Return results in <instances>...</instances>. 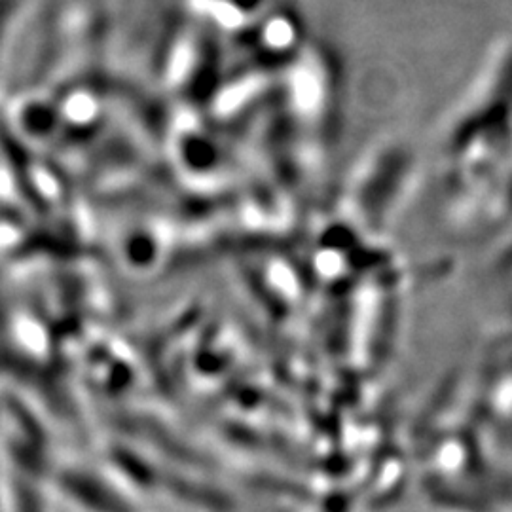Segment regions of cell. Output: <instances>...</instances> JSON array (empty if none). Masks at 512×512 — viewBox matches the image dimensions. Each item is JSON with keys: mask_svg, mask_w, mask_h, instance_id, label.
<instances>
[{"mask_svg": "<svg viewBox=\"0 0 512 512\" xmlns=\"http://www.w3.org/2000/svg\"><path fill=\"white\" fill-rule=\"evenodd\" d=\"M14 12H16V0H0V54H2V48H4L6 27H10Z\"/></svg>", "mask_w": 512, "mask_h": 512, "instance_id": "obj_1", "label": "cell"}]
</instances>
